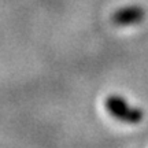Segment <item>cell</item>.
Listing matches in <instances>:
<instances>
[{
    "instance_id": "cell-1",
    "label": "cell",
    "mask_w": 148,
    "mask_h": 148,
    "mask_svg": "<svg viewBox=\"0 0 148 148\" xmlns=\"http://www.w3.org/2000/svg\"><path fill=\"white\" fill-rule=\"evenodd\" d=\"M104 107L110 112L111 116H114L115 119L126 123H140L144 118V111L133 107L127 103L123 97L118 95H111L106 97L104 100Z\"/></svg>"
},
{
    "instance_id": "cell-2",
    "label": "cell",
    "mask_w": 148,
    "mask_h": 148,
    "mask_svg": "<svg viewBox=\"0 0 148 148\" xmlns=\"http://www.w3.org/2000/svg\"><path fill=\"white\" fill-rule=\"evenodd\" d=\"M145 14H147L145 10L140 5H127V7L116 10L111 16V21L114 25H118V26L136 25L144 21Z\"/></svg>"
}]
</instances>
